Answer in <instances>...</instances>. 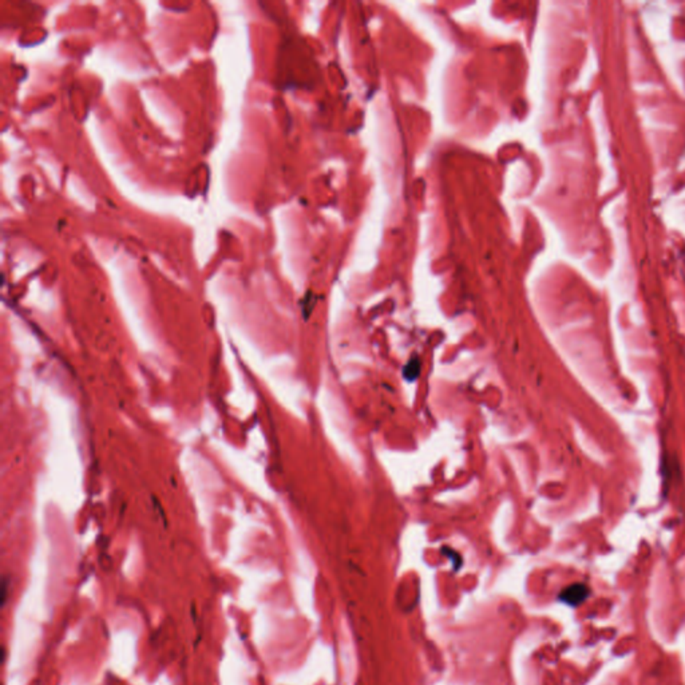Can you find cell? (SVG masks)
Wrapping results in <instances>:
<instances>
[{"label": "cell", "mask_w": 685, "mask_h": 685, "mask_svg": "<svg viewBox=\"0 0 685 685\" xmlns=\"http://www.w3.org/2000/svg\"><path fill=\"white\" fill-rule=\"evenodd\" d=\"M589 596V589L583 583H573L564 589L560 595V599L570 606H578Z\"/></svg>", "instance_id": "1"}]
</instances>
